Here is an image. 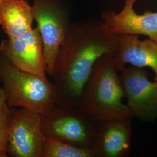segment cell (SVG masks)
Segmentation results:
<instances>
[{
	"mask_svg": "<svg viewBox=\"0 0 157 157\" xmlns=\"http://www.w3.org/2000/svg\"><path fill=\"white\" fill-rule=\"evenodd\" d=\"M118 34L113 33L102 21L85 19L71 23L58 51L52 76L56 104L75 108L84 84L96 61L113 55L118 47Z\"/></svg>",
	"mask_w": 157,
	"mask_h": 157,
	"instance_id": "cell-1",
	"label": "cell"
},
{
	"mask_svg": "<svg viewBox=\"0 0 157 157\" xmlns=\"http://www.w3.org/2000/svg\"><path fill=\"white\" fill-rule=\"evenodd\" d=\"M124 97L120 78L113 62V55L101 56L95 63L83 88L78 105L97 122L132 118Z\"/></svg>",
	"mask_w": 157,
	"mask_h": 157,
	"instance_id": "cell-2",
	"label": "cell"
},
{
	"mask_svg": "<svg viewBox=\"0 0 157 157\" xmlns=\"http://www.w3.org/2000/svg\"><path fill=\"white\" fill-rule=\"evenodd\" d=\"M0 83L10 108H23L40 114L56 104L54 83L24 71L0 53Z\"/></svg>",
	"mask_w": 157,
	"mask_h": 157,
	"instance_id": "cell-3",
	"label": "cell"
},
{
	"mask_svg": "<svg viewBox=\"0 0 157 157\" xmlns=\"http://www.w3.org/2000/svg\"><path fill=\"white\" fill-rule=\"evenodd\" d=\"M41 117L46 137L78 147L93 148L98 122L80 107L67 108L55 104Z\"/></svg>",
	"mask_w": 157,
	"mask_h": 157,
	"instance_id": "cell-4",
	"label": "cell"
},
{
	"mask_svg": "<svg viewBox=\"0 0 157 157\" xmlns=\"http://www.w3.org/2000/svg\"><path fill=\"white\" fill-rule=\"evenodd\" d=\"M34 21L41 37L45 71L52 78L56 56L71 21L67 0H32Z\"/></svg>",
	"mask_w": 157,
	"mask_h": 157,
	"instance_id": "cell-5",
	"label": "cell"
},
{
	"mask_svg": "<svg viewBox=\"0 0 157 157\" xmlns=\"http://www.w3.org/2000/svg\"><path fill=\"white\" fill-rule=\"evenodd\" d=\"M6 154L12 157H43L46 137L39 112L11 108Z\"/></svg>",
	"mask_w": 157,
	"mask_h": 157,
	"instance_id": "cell-6",
	"label": "cell"
},
{
	"mask_svg": "<svg viewBox=\"0 0 157 157\" xmlns=\"http://www.w3.org/2000/svg\"><path fill=\"white\" fill-rule=\"evenodd\" d=\"M119 75L124 97L133 116L144 122L157 119V81L148 79L143 67H126Z\"/></svg>",
	"mask_w": 157,
	"mask_h": 157,
	"instance_id": "cell-7",
	"label": "cell"
},
{
	"mask_svg": "<svg viewBox=\"0 0 157 157\" xmlns=\"http://www.w3.org/2000/svg\"><path fill=\"white\" fill-rule=\"evenodd\" d=\"M0 53L19 69L47 78L42 39L37 28L17 38L2 40Z\"/></svg>",
	"mask_w": 157,
	"mask_h": 157,
	"instance_id": "cell-8",
	"label": "cell"
},
{
	"mask_svg": "<svg viewBox=\"0 0 157 157\" xmlns=\"http://www.w3.org/2000/svg\"><path fill=\"white\" fill-rule=\"evenodd\" d=\"M124 1L120 12L108 10L102 13V21L107 28L113 33L144 35L157 42V12L138 14L134 8L137 0Z\"/></svg>",
	"mask_w": 157,
	"mask_h": 157,
	"instance_id": "cell-9",
	"label": "cell"
},
{
	"mask_svg": "<svg viewBox=\"0 0 157 157\" xmlns=\"http://www.w3.org/2000/svg\"><path fill=\"white\" fill-rule=\"evenodd\" d=\"M132 118L98 122L93 150L95 157H128L132 143Z\"/></svg>",
	"mask_w": 157,
	"mask_h": 157,
	"instance_id": "cell-10",
	"label": "cell"
},
{
	"mask_svg": "<svg viewBox=\"0 0 157 157\" xmlns=\"http://www.w3.org/2000/svg\"><path fill=\"white\" fill-rule=\"evenodd\" d=\"M113 62L119 72L127 63L136 67H150L157 81V42L140 40L138 35L118 34V47L113 55Z\"/></svg>",
	"mask_w": 157,
	"mask_h": 157,
	"instance_id": "cell-11",
	"label": "cell"
},
{
	"mask_svg": "<svg viewBox=\"0 0 157 157\" xmlns=\"http://www.w3.org/2000/svg\"><path fill=\"white\" fill-rule=\"evenodd\" d=\"M34 21L33 6L26 0H0V26L8 39L31 30Z\"/></svg>",
	"mask_w": 157,
	"mask_h": 157,
	"instance_id": "cell-12",
	"label": "cell"
},
{
	"mask_svg": "<svg viewBox=\"0 0 157 157\" xmlns=\"http://www.w3.org/2000/svg\"><path fill=\"white\" fill-rule=\"evenodd\" d=\"M43 157H95V154L93 148L78 147L46 137Z\"/></svg>",
	"mask_w": 157,
	"mask_h": 157,
	"instance_id": "cell-13",
	"label": "cell"
},
{
	"mask_svg": "<svg viewBox=\"0 0 157 157\" xmlns=\"http://www.w3.org/2000/svg\"><path fill=\"white\" fill-rule=\"evenodd\" d=\"M10 109L6 100L4 91L0 86V157H8L6 146L11 115Z\"/></svg>",
	"mask_w": 157,
	"mask_h": 157,
	"instance_id": "cell-14",
	"label": "cell"
}]
</instances>
